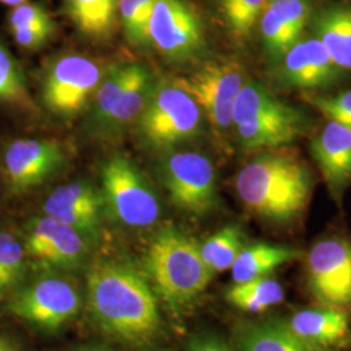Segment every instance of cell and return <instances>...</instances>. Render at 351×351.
Here are the masks:
<instances>
[{"mask_svg": "<svg viewBox=\"0 0 351 351\" xmlns=\"http://www.w3.org/2000/svg\"><path fill=\"white\" fill-rule=\"evenodd\" d=\"M146 268L165 301L182 307L197 300L213 280L199 245L176 228H164L152 239Z\"/></svg>", "mask_w": 351, "mask_h": 351, "instance_id": "3957f363", "label": "cell"}, {"mask_svg": "<svg viewBox=\"0 0 351 351\" xmlns=\"http://www.w3.org/2000/svg\"><path fill=\"white\" fill-rule=\"evenodd\" d=\"M314 32L332 60L345 72H351V5L332 4L314 17Z\"/></svg>", "mask_w": 351, "mask_h": 351, "instance_id": "44dd1931", "label": "cell"}, {"mask_svg": "<svg viewBox=\"0 0 351 351\" xmlns=\"http://www.w3.org/2000/svg\"><path fill=\"white\" fill-rule=\"evenodd\" d=\"M311 152L326 186L339 195L351 182V129L329 121L313 139Z\"/></svg>", "mask_w": 351, "mask_h": 351, "instance_id": "ac0fdd59", "label": "cell"}, {"mask_svg": "<svg viewBox=\"0 0 351 351\" xmlns=\"http://www.w3.org/2000/svg\"><path fill=\"white\" fill-rule=\"evenodd\" d=\"M307 281L322 306L351 308V242L328 239L317 242L307 256Z\"/></svg>", "mask_w": 351, "mask_h": 351, "instance_id": "7c38bea8", "label": "cell"}, {"mask_svg": "<svg viewBox=\"0 0 351 351\" xmlns=\"http://www.w3.org/2000/svg\"><path fill=\"white\" fill-rule=\"evenodd\" d=\"M233 126L243 149L276 150L301 136L303 117L262 85L246 81L234 103Z\"/></svg>", "mask_w": 351, "mask_h": 351, "instance_id": "277c9868", "label": "cell"}, {"mask_svg": "<svg viewBox=\"0 0 351 351\" xmlns=\"http://www.w3.org/2000/svg\"><path fill=\"white\" fill-rule=\"evenodd\" d=\"M239 351H330L302 339L288 323L265 320L241 326L237 330Z\"/></svg>", "mask_w": 351, "mask_h": 351, "instance_id": "ffe728a7", "label": "cell"}, {"mask_svg": "<svg viewBox=\"0 0 351 351\" xmlns=\"http://www.w3.org/2000/svg\"><path fill=\"white\" fill-rule=\"evenodd\" d=\"M201 123L197 101L173 84L154 88L139 116V130L151 146L164 149L195 137Z\"/></svg>", "mask_w": 351, "mask_h": 351, "instance_id": "52a82bcc", "label": "cell"}, {"mask_svg": "<svg viewBox=\"0 0 351 351\" xmlns=\"http://www.w3.org/2000/svg\"><path fill=\"white\" fill-rule=\"evenodd\" d=\"M130 65L132 64L113 68L108 75H103V80L93 97V123L95 125L103 126L119 101L130 75Z\"/></svg>", "mask_w": 351, "mask_h": 351, "instance_id": "f546056e", "label": "cell"}, {"mask_svg": "<svg viewBox=\"0 0 351 351\" xmlns=\"http://www.w3.org/2000/svg\"><path fill=\"white\" fill-rule=\"evenodd\" d=\"M103 75L101 65L90 58L65 55L53 62L43 78V103L59 117H75L94 97Z\"/></svg>", "mask_w": 351, "mask_h": 351, "instance_id": "30bf717a", "label": "cell"}, {"mask_svg": "<svg viewBox=\"0 0 351 351\" xmlns=\"http://www.w3.org/2000/svg\"><path fill=\"white\" fill-rule=\"evenodd\" d=\"M160 176L171 201L181 211L204 216L217 206L216 175L208 158L194 151L169 154Z\"/></svg>", "mask_w": 351, "mask_h": 351, "instance_id": "9c48e42d", "label": "cell"}, {"mask_svg": "<svg viewBox=\"0 0 351 351\" xmlns=\"http://www.w3.org/2000/svg\"><path fill=\"white\" fill-rule=\"evenodd\" d=\"M104 206L98 189L88 182L75 181L55 189L43 203V213L88 237L99 232Z\"/></svg>", "mask_w": 351, "mask_h": 351, "instance_id": "2e32d148", "label": "cell"}, {"mask_svg": "<svg viewBox=\"0 0 351 351\" xmlns=\"http://www.w3.org/2000/svg\"><path fill=\"white\" fill-rule=\"evenodd\" d=\"M311 17L310 0H269L259 20L264 49L280 60L300 39Z\"/></svg>", "mask_w": 351, "mask_h": 351, "instance_id": "e0dca14e", "label": "cell"}, {"mask_svg": "<svg viewBox=\"0 0 351 351\" xmlns=\"http://www.w3.org/2000/svg\"><path fill=\"white\" fill-rule=\"evenodd\" d=\"M304 98L330 121L341 123L345 119L351 117V90L335 97L304 95Z\"/></svg>", "mask_w": 351, "mask_h": 351, "instance_id": "d6a6232c", "label": "cell"}, {"mask_svg": "<svg viewBox=\"0 0 351 351\" xmlns=\"http://www.w3.org/2000/svg\"><path fill=\"white\" fill-rule=\"evenodd\" d=\"M64 8L71 21L84 36L104 40L112 36L117 0H63Z\"/></svg>", "mask_w": 351, "mask_h": 351, "instance_id": "cb8c5ba5", "label": "cell"}, {"mask_svg": "<svg viewBox=\"0 0 351 351\" xmlns=\"http://www.w3.org/2000/svg\"><path fill=\"white\" fill-rule=\"evenodd\" d=\"M53 23L49 11L38 3L26 1L17 7H13L8 14L7 26L8 30L12 32L16 29H25L34 26L45 25Z\"/></svg>", "mask_w": 351, "mask_h": 351, "instance_id": "1f68e13d", "label": "cell"}, {"mask_svg": "<svg viewBox=\"0 0 351 351\" xmlns=\"http://www.w3.org/2000/svg\"><path fill=\"white\" fill-rule=\"evenodd\" d=\"M91 316L108 336L133 346H147L162 326L159 306L145 277L124 264L101 262L88 274Z\"/></svg>", "mask_w": 351, "mask_h": 351, "instance_id": "6da1fadb", "label": "cell"}, {"mask_svg": "<svg viewBox=\"0 0 351 351\" xmlns=\"http://www.w3.org/2000/svg\"><path fill=\"white\" fill-rule=\"evenodd\" d=\"M26 1H30V0H0V4H4V5H8V7L13 8V7H17V5L26 3Z\"/></svg>", "mask_w": 351, "mask_h": 351, "instance_id": "8d00e7d4", "label": "cell"}, {"mask_svg": "<svg viewBox=\"0 0 351 351\" xmlns=\"http://www.w3.org/2000/svg\"><path fill=\"white\" fill-rule=\"evenodd\" d=\"M25 274L24 245L11 233L0 230V300L20 288Z\"/></svg>", "mask_w": 351, "mask_h": 351, "instance_id": "83f0119b", "label": "cell"}, {"mask_svg": "<svg viewBox=\"0 0 351 351\" xmlns=\"http://www.w3.org/2000/svg\"><path fill=\"white\" fill-rule=\"evenodd\" d=\"M78 351H106V350H99V349H97V350H94V349H88V350H78Z\"/></svg>", "mask_w": 351, "mask_h": 351, "instance_id": "74e56055", "label": "cell"}, {"mask_svg": "<svg viewBox=\"0 0 351 351\" xmlns=\"http://www.w3.org/2000/svg\"><path fill=\"white\" fill-rule=\"evenodd\" d=\"M106 206L126 226L147 228L160 217V202L149 181L124 156H113L101 168Z\"/></svg>", "mask_w": 351, "mask_h": 351, "instance_id": "8992f818", "label": "cell"}, {"mask_svg": "<svg viewBox=\"0 0 351 351\" xmlns=\"http://www.w3.org/2000/svg\"><path fill=\"white\" fill-rule=\"evenodd\" d=\"M189 351H233L220 339L210 336H199L191 339Z\"/></svg>", "mask_w": 351, "mask_h": 351, "instance_id": "e575fe53", "label": "cell"}, {"mask_svg": "<svg viewBox=\"0 0 351 351\" xmlns=\"http://www.w3.org/2000/svg\"><path fill=\"white\" fill-rule=\"evenodd\" d=\"M154 88L149 69L139 64H132L125 88L101 128L119 130L133 123L143 112Z\"/></svg>", "mask_w": 351, "mask_h": 351, "instance_id": "603a6c76", "label": "cell"}, {"mask_svg": "<svg viewBox=\"0 0 351 351\" xmlns=\"http://www.w3.org/2000/svg\"><path fill=\"white\" fill-rule=\"evenodd\" d=\"M246 75L239 64L232 60L208 62L175 84L186 91L204 111L210 124L217 132L233 125V108Z\"/></svg>", "mask_w": 351, "mask_h": 351, "instance_id": "ba28073f", "label": "cell"}, {"mask_svg": "<svg viewBox=\"0 0 351 351\" xmlns=\"http://www.w3.org/2000/svg\"><path fill=\"white\" fill-rule=\"evenodd\" d=\"M0 103L24 112H37L26 85L25 75L12 53L0 42Z\"/></svg>", "mask_w": 351, "mask_h": 351, "instance_id": "484cf974", "label": "cell"}, {"mask_svg": "<svg viewBox=\"0 0 351 351\" xmlns=\"http://www.w3.org/2000/svg\"><path fill=\"white\" fill-rule=\"evenodd\" d=\"M53 32H55V23H51V24L34 26V27L16 29L11 32V34L14 42L21 49L34 51L42 49L52 37Z\"/></svg>", "mask_w": 351, "mask_h": 351, "instance_id": "836d02e7", "label": "cell"}, {"mask_svg": "<svg viewBox=\"0 0 351 351\" xmlns=\"http://www.w3.org/2000/svg\"><path fill=\"white\" fill-rule=\"evenodd\" d=\"M226 300L245 313L261 314L284 300V289L268 276L234 284L226 291Z\"/></svg>", "mask_w": 351, "mask_h": 351, "instance_id": "d4e9b609", "label": "cell"}, {"mask_svg": "<svg viewBox=\"0 0 351 351\" xmlns=\"http://www.w3.org/2000/svg\"><path fill=\"white\" fill-rule=\"evenodd\" d=\"M288 324L302 339L326 349L342 348L351 342L350 317L339 308L323 306L302 310Z\"/></svg>", "mask_w": 351, "mask_h": 351, "instance_id": "d6986e66", "label": "cell"}, {"mask_svg": "<svg viewBox=\"0 0 351 351\" xmlns=\"http://www.w3.org/2000/svg\"><path fill=\"white\" fill-rule=\"evenodd\" d=\"M155 0H117V11L126 38L136 46L150 43L149 23Z\"/></svg>", "mask_w": 351, "mask_h": 351, "instance_id": "4dcf8cb0", "label": "cell"}, {"mask_svg": "<svg viewBox=\"0 0 351 351\" xmlns=\"http://www.w3.org/2000/svg\"><path fill=\"white\" fill-rule=\"evenodd\" d=\"M65 163V150L55 139H14L3 151L1 172L13 194L43 184Z\"/></svg>", "mask_w": 351, "mask_h": 351, "instance_id": "4fadbf2b", "label": "cell"}, {"mask_svg": "<svg viewBox=\"0 0 351 351\" xmlns=\"http://www.w3.org/2000/svg\"><path fill=\"white\" fill-rule=\"evenodd\" d=\"M24 247L34 263L59 269L77 268L88 255V236L47 215L29 223Z\"/></svg>", "mask_w": 351, "mask_h": 351, "instance_id": "5bb4252c", "label": "cell"}, {"mask_svg": "<svg viewBox=\"0 0 351 351\" xmlns=\"http://www.w3.org/2000/svg\"><path fill=\"white\" fill-rule=\"evenodd\" d=\"M269 0H219V10L230 34L239 40L250 37Z\"/></svg>", "mask_w": 351, "mask_h": 351, "instance_id": "f1b7e54d", "label": "cell"}, {"mask_svg": "<svg viewBox=\"0 0 351 351\" xmlns=\"http://www.w3.org/2000/svg\"><path fill=\"white\" fill-rule=\"evenodd\" d=\"M0 351H23V349L16 339L0 335Z\"/></svg>", "mask_w": 351, "mask_h": 351, "instance_id": "d590c367", "label": "cell"}, {"mask_svg": "<svg viewBox=\"0 0 351 351\" xmlns=\"http://www.w3.org/2000/svg\"><path fill=\"white\" fill-rule=\"evenodd\" d=\"M300 255V251L282 245L255 243L246 246L230 267L233 281L241 284L268 276L278 267L295 261Z\"/></svg>", "mask_w": 351, "mask_h": 351, "instance_id": "7402d4cb", "label": "cell"}, {"mask_svg": "<svg viewBox=\"0 0 351 351\" xmlns=\"http://www.w3.org/2000/svg\"><path fill=\"white\" fill-rule=\"evenodd\" d=\"M239 199L267 221L288 224L306 211L313 194V177L293 154L268 150L246 164L236 178Z\"/></svg>", "mask_w": 351, "mask_h": 351, "instance_id": "7a4b0ae2", "label": "cell"}, {"mask_svg": "<svg viewBox=\"0 0 351 351\" xmlns=\"http://www.w3.org/2000/svg\"><path fill=\"white\" fill-rule=\"evenodd\" d=\"M280 62L278 80L290 88H326L345 75V71L332 60L323 43L316 38L300 39Z\"/></svg>", "mask_w": 351, "mask_h": 351, "instance_id": "9a60e30c", "label": "cell"}, {"mask_svg": "<svg viewBox=\"0 0 351 351\" xmlns=\"http://www.w3.org/2000/svg\"><path fill=\"white\" fill-rule=\"evenodd\" d=\"M82 294L72 278L46 275L11 294L7 310L45 332H56L80 313Z\"/></svg>", "mask_w": 351, "mask_h": 351, "instance_id": "5b68a950", "label": "cell"}, {"mask_svg": "<svg viewBox=\"0 0 351 351\" xmlns=\"http://www.w3.org/2000/svg\"><path fill=\"white\" fill-rule=\"evenodd\" d=\"M150 43L173 62H185L201 52L204 43L201 19L185 0H155Z\"/></svg>", "mask_w": 351, "mask_h": 351, "instance_id": "8fae6325", "label": "cell"}, {"mask_svg": "<svg viewBox=\"0 0 351 351\" xmlns=\"http://www.w3.org/2000/svg\"><path fill=\"white\" fill-rule=\"evenodd\" d=\"M243 247V233L237 226L220 229L199 245L202 259L213 274L230 269Z\"/></svg>", "mask_w": 351, "mask_h": 351, "instance_id": "4316f807", "label": "cell"}]
</instances>
